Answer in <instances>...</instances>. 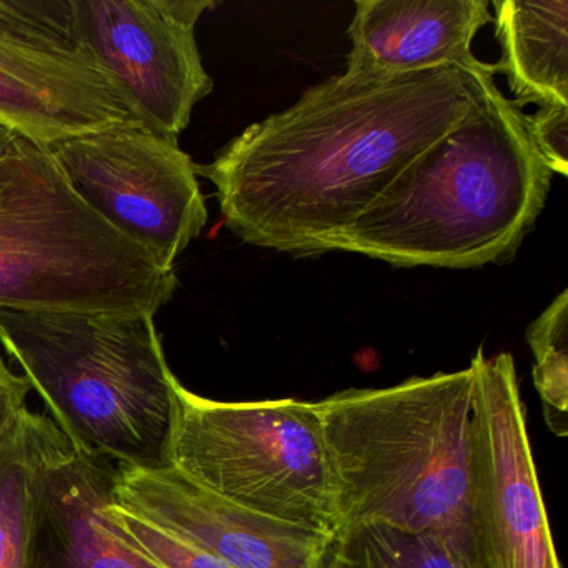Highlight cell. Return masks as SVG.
I'll list each match as a JSON object with an SVG mask.
<instances>
[{
    "mask_svg": "<svg viewBox=\"0 0 568 568\" xmlns=\"http://www.w3.org/2000/svg\"><path fill=\"white\" fill-rule=\"evenodd\" d=\"M109 501L232 568H324L332 538L231 504L174 467L119 465Z\"/></svg>",
    "mask_w": 568,
    "mask_h": 568,
    "instance_id": "cell-11",
    "label": "cell"
},
{
    "mask_svg": "<svg viewBox=\"0 0 568 568\" xmlns=\"http://www.w3.org/2000/svg\"><path fill=\"white\" fill-rule=\"evenodd\" d=\"M470 365L315 402L342 525L384 521L437 535L470 568L465 535Z\"/></svg>",
    "mask_w": 568,
    "mask_h": 568,
    "instance_id": "cell-3",
    "label": "cell"
},
{
    "mask_svg": "<svg viewBox=\"0 0 568 568\" xmlns=\"http://www.w3.org/2000/svg\"><path fill=\"white\" fill-rule=\"evenodd\" d=\"M69 444L51 417L29 408L0 437V568H26L36 478Z\"/></svg>",
    "mask_w": 568,
    "mask_h": 568,
    "instance_id": "cell-15",
    "label": "cell"
},
{
    "mask_svg": "<svg viewBox=\"0 0 568 568\" xmlns=\"http://www.w3.org/2000/svg\"><path fill=\"white\" fill-rule=\"evenodd\" d=\"M465 535L470 568H561L510 354L470 362Z\"/></svg>",
    "mask_w": 568,
    "mask_h": 568,
    "instance_id": "cell-7",
    "label": "cell"
},
{
    "mask_svg": "<svg viewBox=\"0 0 568 568\" xmlns=\"http://www.w3.org/2000/svg\"><path fill=\"white\" fill-rule=\"evenodd\" d=\"M501 58L515 104L568 105V0H495Z\"/></svg>",
    "mask_w": 568,
    "mask_h": 568,
    "instance_id": "cell-14",
    "label": "cell"
},
{
    "mask_svg": "<svg viewBox=\"0 0 568 568\" xmlns=\"http://www.w3.org/2000/svg\"><path fill=\"white\" fill-rule=\"evenodd\" d=\"M527 341L534 352V381L544 417L551 434L567 435L568 397V292H561L547 311L528 325Z\"/></svg>",
    "mask_w": 568,
    "mask_h": 568,
    "instance_id": "cell-17",
    "label": "cell"
},
{
    "mask_svg": "<svg viewBox=\"0 0 568 568\" xmlns=\"http://www.w3.org/2000/svg\"><path fill=\"white\" fill-rule=\"evenodd\" d=\"M171 467L255 514L328 537L341 530L334 465L315 404L217 402L181 384Z\"/></svg>",
    "mask_w": 568,
    "mask_h": 568,
    "instance_id": "cell-6",
    "label": "cell"
},
{
    "mask_svg": "<svg viewBox=\"0 0 568 568\" xmlns=\"http://www.w3.org/2000/svg\"><path fill=\"white\" fill-rule=\"evenodd\" d=\"M31 388L24 375H16L0 358V437L11 430L22 412L28 410Z\"/></svg>",
    "mask_w": 568,
    "mask_h": 568,
    "instance_id": "cell-20",
    "label": "cell"
},
{
    "mask_svg": "<svg viewBox=\"0 0 568 568\" xmlns=\"http://www.w3.org/2000/svg\"><path fill=\"white\" fill-rule=\"evenodd\" d=\"M528 132L535 148L554 174L568 175V105H540L527 115Z\"/></svg>",
    "mask_w": 568,
    "mask_h": 568,
    "instance_id": "cell-19",
    "label": "cell"
},
{
    "mask_svg": "<svg viewBox=\"0 0 568 568\" xmlns=\"http://www.w3.org/2000/svg\"><path fill=\"white\" fill-rule=\"evenodd\" d=\"M324 568H467L437 535L384 521L342 525L331 538Z\"/></svg>",
    "mask_w": 568,
    "mask_h": 568,
    "instance_id": "cell-16",
    "label": "cell"
},
{
    "mask_svg": "<svg viewBox=\"0 0 568 568\" xmlns=\"http://www.w3.org/2000/svg\"><path fill=\"white\" fill-rule=\"evenodd\" d=\"M111 498V497H109ZM105 517L112 530L161 568H232L211 551L155 527L108 500Z\"/></svg>",
    "mask_w": 568,
    "mask_h": 568,
    "instance_id": "cell-18",
    "label": "cell"
},
{
    "mask_svg": "<svg viewBox=\"0 0 568 568\" xmlns=\"http://www.w3.org/2000/svg\"><path fill=\"white\" fill-rule=\"evenodd\" d=\"M0 342L78 450L171 467L181 382L154 317L0 311Z\"/></svg>",
    "mask_w": 568,
    "mask_h": 568,
    "instance_id": "cell-4",
    "label": "cell"
},
{
    "mask_svg": "<svg viewBox=\"0 0 568 568\" xmlns=\"http://www.w3.org/2000/svg\"><path fill=\"white\" fill-rule=\"evenodd\" d=\"M174 268L115 231L72 189L51 149L14 138L0 152V311L151 315Z\"/></svg>",
    "mask_w": 568,
    "mask_h": 568,
    "instance_id": "cell-5",
    "label": "cell"
},
{
    "mask_svg": "<svg viewBox=\"0 0 568 568\" xmlns=\"http://www.w3.org/2000/svg\"><path fill=\"white\" fill-rule=\"evenodd\" d=\"M554 172L497 88L425 149L335 242L397 267L475 268L517 255Z\"/></svg>",
    "mask_w": 568,
    "mask_h": 568,
    "instance_id": "cell-2",
    "label": "cell"
},
{
    "mask_svg": "<svg viewBox=\"0 0 568 568\" xmlns=\"http://www.w3.org/2000/svg\"><path fill=\"white\" fill-rule=\"evenodd\" d=\"M119 465L69 444L36 478L26 568H161L105 517Z\"/></svg>",
    "mask_w": 568,
    "mask_h": 568,
    "instance_id": "cell-12",
    "label": "cell"
},
{
    "mask_svg": "<svg viewBox=\"0 0 568 568\" xmlns=\"http://www.w3.org/2000/svg\"><path fill=\"white\" fill-rule=\"evenodd\" d=\"M490 21L487 0H358L347 71L398 75L467 64Z\"/></svg>",
    "mask_w": 568,
    "mask_h": 568,
    "instance_id": "cell-13",
    "label": "cell"
},
{
    "mask_svg": "<svg viewBox=\"0 0 568 568\" xmlns=\"http://www.w3.org/2000/svg\"><path fill=\"white\" fill-rule=\"evenodd\" d=\"M51 151L79 197L168 268L207 225L197 165L178 139L131 122Z\"/></svg>",
    "mask_w": 568,
    "mask_h": 568,
    "instance_id": "cell-9",
    "label": "cell"
},
{
    "mask_svg": "<svg viewBox=\"0 0 568 568\" xmlns=\"http://www.w3.org/2000/svg\"><path fill=\"white\" fill-rule=\"evenodd\" d=\"M131 122L75 34L69 0H0V129L52 149Z\"/></svg>",
    "mask_w": 568,
    "mask_h": 568,
    "instance_id": "cell-8",
    "label": "cell"
},
{
    "mask_svg": "<svg viewBox=\"0 0 568 568\" xmlns=\"http://www.w3.org/2000/svg\"><path fill=\"white\" fill-rule=\"evenodd\" d=\"M84 48L145 128L178 139L214 89L195 26L211 0H69Z\"/></svg>",
    "mask_w": 568,
    "mask_h": 568,
    "instance_id": "cell-10",
    "label": "cell"
},
{
    "mask_svg": "<svg viewBox=\"0 0 568 568\" xmlns=\"http://www.w3.org/2000/svg\"><path fill=\"white\" fill-rule=\"evenodd\" d=\"M494 78L478 59L414 74L345 71L248 125L197 175L242 241L302 257L334 252L402 171L497 88Z\"/></svg>",
    "mask_w": 568,
    "mask_h": 568,
    "instance_id": "cell-1",
    "label": "cell"
},
{
    "mask_svg": "<svg viewBox=\"0 0 568 568\" xmlns=\"http://www.w3.org/2000/svg\"><path fill=\"white\" fill-rule=\"evenodd\" d=\"M12 138H14V135H12L11 132L0 129V152L4 151L6 145H8V142L11 141Z\"/></svg>",
    "mask_w": 568,
    "mask_h": 568,
    "instance_id": "cell-21",
    "label": "cell"
}]
</instances>
